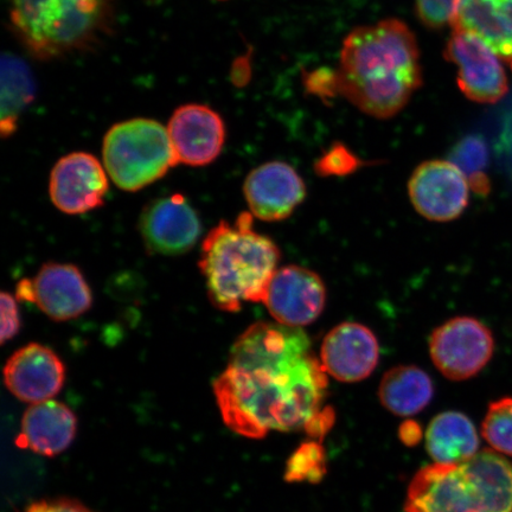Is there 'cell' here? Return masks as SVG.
<instances>
[{"label":"cell","mask_w":512,"mask_h":512,"mask_svg":"<svg viewBox=\"0 0 512 512\" xmlns=\"http://www.w3.org/2000/svg\"><path fill=\"white\" fill-rule=\"evenodd\" d=\"M328 374L303 329L255 323L236 339L214 381L224 425L249 439L305 431L324 411Z\"/></svg>","instance_id":"6da1fadb"},{"label":"cell","mask_w":512,"mask_h":512,"mask_svg":"<svg viewBox=\"0 0 512 512\" xmlns=\"http://www.w3.org/2000/svg\"><path fill=\"white\" fill-rule=\"evenodd\" d=\"M338 93L371 117L388 119L405 108L422 85L418 43L399 19L350 32L336 72Z\"/></svg>","instance_id":"7a4b0ae2"},{"label":"cell","mask_w":512,"mask_h":512,"mask_svg":"<svg viewBox=\"0 0 512 512\" xmlns=\"http://www.w3.org/2000/svg\"><path fill=\"white\" fill-rule=\"evenodd\" d=\"M279 260L277 245L253 229L251 213L220 222L202 243L200 268L210 302L226 312H239L245 303L264 304Z\"/></svg>","instance_id":"3957f363"},{"label":"cell","mask_w":512,"mask_h":512,"mask_svg":"<svg viewBox=\"0 0 512 512\" xmlns=\"http://www.w3.org/2000/svg\"><path fill=\"white\" fill-rule=\"evenodd\" d=\"M405 512H512V463L484 450L463 463L422 467Z\"/></svg>","instance_id":"277c9868"},{"label":"cell","mask_w":512,"mask_h":512,"mask_svg":"<svg viewBox=\"0 0 512 512\" xmlns=\"http://www.w3.org/2000/svg\"><path fill=\"white\" fill-rule=\"evenodd\" d=\"M10 27L37 60L91 49L111 29L114 0H8Z\"/></svg>","instance_id":"5b68a950"},{"label":"cell","mask_w":512,"mask_h":512,"mask_svg":"<svg viewBox=\"0 0 512 512\" xmlns=\"http://www.w3.org/2000/svg\"><path fill=\"white\" fill-rule=\"evenodd\" d=\"M102 159L108 177L130 192L149 187L178 164L168 127L147 118L113 125L102 144Z\"/></svg>","instance_id":"8992f818"},{"label":"cell","mask_w":512,"mask_h":512,"mask_svg":"<svg viewBox=\"0 0 512 512\" xmlns=\"http://www.w3.org/2000/svg\"><path fill=\"white\" fill-rule=\"evenodd\" d=\"M495 338L491 330L472 317L447 320L433 331L430 354L434 366L451 381L477 376L491 361Z\"/></svg>","instance_id":"52a82bcc"},{"label":"cell","mask_w":512,"mask_h":512,"mask_svg":"<svg viewBox=\"0 0 512 512\" xmlns=\"http://www.w3.org/2000/svg\"><path fill=\"white\" fill-rule=\"evenodd\" d=\"M445 59L458 67V85L466 98L495 104L508 93V80L494 50L472 32L453 27Z\"/></svg>","instance_id":"ba28073f"},{"label":"cell","mask_w":512,"mask_h":512,"mask_svg":"<svg viewBox=\"0 0 512 512\" xmlns=\"http://www.w3.org/2000/svg\"><path fill=\"white\" fill-rule=\"evenodd\" d=\"M16 298L37 305L55 320L78 318L93 304L92 291L78 267L68 264H47L34 279L19 281Z\"/></svg>","instance_id":"9c48e42d"},{"label":"cell","mask_w":512,"mask_h":512,"mask_svg":"<svg viewBox=\"0 0 512 512\" xmlns=\"http://www.w3.org/2000/svg\"><path fill=\"white\" fill-rule=\"evenodd\" d=\"M469 179L452 162L430 160L413 172L408 194L416 211L425 219L448 222L458 219L469 204Z\"/></svg>","instance_id":"30bf717a"},{"label":"cell","mask_w":512,"mask_h":512,"mask_svg":"<svg viewBox=\"0 0 512 512\" xmlns=\"http://www.w3.org/2000/svg\"><path fill=\"white\" fill-rule=\"evenodd\" d=\"M108 189L105 166L91 153H69L51 170L50 200L64 214L81 215L104 206Z\"/></svg>","instance_id":"8fae6325"},{"label":"cell","mask_w":512,"mask_h":512,"mask_svg":"<svg viewBox=\"0 0 512 512\" xmlns=\"http://www.w3.org/2000/svg\"><path fill=\"white\" fill-rule=\"evenodd\" d=\"M139 229L150 252L175 256L196 245L202 224L187 198L175 194L147 204L140 216Z\"/></svg>","instance_id":"7c38bea8"},{"label":"cell","mask_w":512,"mask_h":512,"mask_svg":"<svg viewBox=\"0 0 512 512\" xmlns=\"http://www.w3.org/2000/svg\"><path fill=\"white\" fill-rule=\"evenodd\" d=\"M326 303V288L316 272L287 266L275 272L264 304L278 324L302 329L316 322Z\"/></svg>","instance_id":"4fadbf2b"},{"label":"cell","mask_w":512,"mask_h":512,"mask_svg":"<svg viewBox=\"0 0 512 512\" xmlns=\"http://www.w3.org/2000/svg\"><path fill=\"white\" fill-rule=\"evenodd\" d=\"M178 164L207 166L221 155L226 143V126L221 115L204 105L178 107L168 125Z\"/></svg>","instance_id":"5bb4252c"},{"label":"cell","mask_w":512,"mask_h":512,"mask_svg":"<svg viewBox=\"0 0 512 512\" xmlns=\"http://www.w3.org/2000/svg\"><path fill=\"white\" fill-rule=\"evenodd\" d=\"M243 194L253 216L266 222H279L288 219L303 203L306 187L291 165L270 162L247 176Z\"/></svg>","instance_id":"9a60e30c"},{"label":"cell","mask_w":512,"mask_h":512,"mask_svg":"<svg viewBox=\"0 0 512 512\" xmlns=\"http://www.w3.org/2000/svg\"><path fill=\"white\" fill-rule=\"evenodd\" d=\"M66 368L61 358L44 345L31 343L17 350L4 368V383L23 402L49 401L61 392Z\"/></svg>","instance_id":"2e32d148"},{"label":"cell","mask_w":512,"mask_h":512,"mask_svg":"<svg viewBox=\"0 0 512 512\" xmlns=\"http://www.w3.org/2000/svg\"><path fill=\"white\" fill-rule=\"evenodd\" d=\"M380 347L374 332L358 323H342L325 336L320 362L335 380L355 383L366 380L379 364Z\"/></svg>","instance_id":"e0dca14e"},{"label":"cell","mask_w":512,"mask_h":512,"mask_svg":"<svg viewBox=\"0 0 512 512\" xmlns=\"http://www.w3.org/2000/svg\"><path fill=\"white\" fill-rule=\"evenodd\" d=\"M78 419L64 403L49 400L25 411L18 445L44 457H55L73 444Z\"/></svg>","instance_id":"ac0fdd59"},{"label":"cell","mask_w":512,"mask_h":512,"mask_svg":"<svg viewBox=\"0 0 512 512\" xmlns=\"http://www.w3.org/2000/svg\"><path fill=\"white\" fill-rule=\"evenodd\" d=\"M475 425L463 413H441L431 421L426 432V450L435 464H458L479 452Z\"/></svg>","instance_id":"d6986e66"},{"label":"cell","mask_w":512,"mask_h":512,"mask_svg":"<svg viewBox=\"0 0 512 512\" xmlns=\"http://www.w3.org/2000/svg\"><path fill=\"white\" fill-rule=\"evenodd\" d=\"M433 394L431 377L415 366H399L388 370L379 387L382 406L403 418L424 411L430 405Z\"/></svg>","instance_id":"ffe728a7"},{"label":"cell","mask_w":512,"mask_h":512,"mask_svg":"<svg viewBox=\"0 0 512 512\" xmlns=\"http://www.w3.org/2000/svg\"><path fill=\"white\" fill-rule=\"evenodd\" d=\"M36 85L27 63L12 54L2 59V118L0 132L9 138L17 131L19 118L35 98Z\"/></svg>","instance_id":"44dd1931"},{"label":"cell","mask_w":512,"mask_h":512,"mask_svg":"<svg viewBox=\"0 0 512 512\" xmlns=\"http://www.w3.org/2000/svg\"><path fill=\"white\" fill-rule=\"evenodd\" d=\"M325 475L326 454L320 441H306L287 460L285 469L287 483L318 484L322 482Z\"/></svg>","instance_id":"7402d4cb"},{"label":"cell","mask_w":512,"mask_h":512,"mask_svg":"<svg viewBox=\"0 0 512 512\" xmlns=\"http://www.w3.org/2000/svg\"><path fill=\"white\" fill-rule=\"evenodd\" d=\"M482 434L497 453L512 457V398L491 402L482 425Z\"/></svg>","instance_id":"603a6c76"},{"label":"cell","mask_w":512,"mask_h":512,"mask_svg":"<svg viewBox=\"0 0 512 512\" xmlns=\"http://www.w3.org/2000/svg\"><path fill=\"white\" fill-rule=\"evenodd\" d=\"M451 162L469 178L485 174L489 163V151L484 139L478 136L466 137L454 147Z\"/></svg>","instance_id":"cb8c5ba5"},{"label":"cell","mask_w":512,"mask_h":512,"mask_svg":"<svg viewBox=\"0 0 512 512\" xmlns=\"http://www.w3.org/2000/svg\"><path fill=\"white\" fill-rule=\"evenodd\" d=\"M470 0H416L420 21L431 29H441L456 23L460 12Z\"/></svg>","instance_id":"d4e9b609"},{"label":"cell","mask_w":512,"mask_h":512,"mask_svg":"<svg viewBox=\"0 0 512 512\" xmlns=\"http://www.w3.org/2000/svg\"><path fill=\"white\" fill-rule=\"evenodd\" d=\"M363 162L342 143L331 145L317 160L315 170L319 176H347L360 169Z\"/></svg>","instance_id":"484cf974"},{"label":"cell","mask_w":512,"mask_h":512,"mask_svg":"<svg viewBox=\"0 0 512 512\" xmlns=\"http://www.w3.org/2000/svg\"><path fill=\"white\" fill-rule=\"evenodd\" d=\"M0 309H2V337L0 342L5 344L9 339L14 338L21 329V316H19L17 298L8 292L0 296Z\"/></svg>","instance_id":"4316f807"},{"label":"cell","mask_w":512,"mask_h":512,"mask_svg":"<svg viewBox=\"0 0 512 512\" xmlns=\"http://www.w3.org/2000/svg\"><path fill=\"white\" fill-rule=\"evenodd\" d=\"M306 87L313 94L332 96L338 93L336 73L326 69L317 70L306 79Z\"/></svg>","instance_id":"83f0119b"},{"label":"cell","mask_w":512,"mask_h":512,"mask_svg":"<svg viewBox=\"0 0 512 512\" xmlns=\"http://www.w3.org/2000/svg\"><path fill=\"white\" fill-rule=\"evenodd\" d=\"M24 512H93L85 505L70 499H53V501H40L29 505Z\"/></svg>","instance_id":"f1b7e54d"},{"label":"cell","mask_w":512,"mask_h":512,"mask_svg":"<svg viewBox=\"0 0 512 512\" xmlns=\"http://www.w3.org/2000/svg\"><path fill=\"white\" fill-rule=\"evenodd\" d=\"M491 14L512 31V0H482Z\"/></svg>","instance_id":"f546056e"},{"label":"cell","mask_w":512,"mask_h":512,"mask_svg":"<svg viewBox=\"0 0 512 512\" xmlns=\"http://www.w3.org/2000/svg\"><path fill=\"white\" fill-rule=\"evenodd\" d=\"M400 439L408 446H414L419 443L421 439V430L415 421L408 420L403 422L400 427Z\"/></svg>","instance_id":"4dcf8cb0"},{"label":"cell","mask_w":512,"mask_h":512,"mask_svg":"<svg viewBox=\"0 0 512 512\" xmlns=\"http://www.w3.org/2000/svg\"><path fill=\"white\" fill-rule=\"evenodd\" d=\"M221 2H226V0H221Z\"/></svg>","instance_id":"1f68e13d"},{"label":"cell","mask_w":512,"mask_h":512,"mask_svg":"<svg viewBox=\"0 0 512 512\" xmlns=\"http://www.w3.org/2000/svg\"><path fill=\"white\" fill-rule=\"evenodd\" d=\"M511 66H512V60H511Z\"/></svg>","instance_id":"d6a6232c"}]
</instances>
